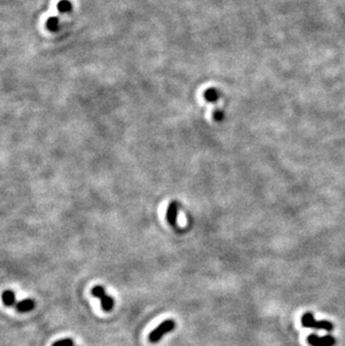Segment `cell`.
<instances>
[{"label":"cell","instance_id":"8992f818","mask_svg":"<svg viewBox=\"0 0 345 346\" xmlns=\"http://www.w3.org/2000/svg\"><path fill=\"white\" fill-rule=\"evenodd\" d=\"M177 210L178 204L176 202L171 203L170 207L167 210V221L172 226H176V221H177Z\"/></svg>","mask_w":345,"mask_h":346},{"label":"cell","instance_id":"52a82bcc","mask_svg":"<svg viewBox=\"0 0 345 346\" xmlns=\"http://www.w3.org/2000/svg\"><path fill=\"white\" fill-rule=\"evenodd\" d=\"M1 299H2V303L8 307L15 306L17 304L16 303V295H15V292L13 290L3 291L2 295H1Z\"/></svg>","mask_w":345,"mask_h":346},{"label":"cell","instance_id":"7a4b0ae2","mask_svg":"<svg viewBox=\"0 0 345 346\" xmlns=\"http://www.w3.org/2000/svg\"><path fill=\"white\" fill-rule=\"evenodd\" d=\"M92 296H94V297H97L100 299L101 303V307L102 309L105 311H111L113 309L114 307V299L112 297H110V296L107 295L106 289L103 288L102 286H94L92 288L91 290Z\"/></svg>","mask_w":345,"mask_h":346},{"label":"cell","instance_id":"3957f363","mask_svg":"<svg viewBox=\"0 0 345 346\" xmlns=\"http://www.w3.org/2000/svg\"><path fill=\"white\" fill-rule=\"evenodd\" d=\"M175 322L172 319H167V321L163 322L156 329L152 330V332L149 334V341L151 343H158L165 334L172 332V329L175 328Z\"/></svg>","mask_w":345,"mask_h":346},{"label":"cell","instance_id":"5b68a950","mask_svg":"<svg viewBox=\"0 0 345 346\" xmlns=\"http://www.w3.org/2000/svg\"><path fill=\"white\" fill-rule=\"evenodd\" d=\"M16 310L19 313H26V311H30L35 308V302L33 299H24L18 302L16 305H15Z\"/></svg>","mask_w":345,"mask_h":346},{"label":"cell","instance_id":"ba28073f","mask_svg":"<svg viewBox=\"0 0 345 346\" xmlns=\"http://www.w3.org/2000/svg\"><path fill=\"white\" fill-rule=\"evenodd\" d=\"M53 346H75L74 342H73L72 338H63V340H60L55 342Z\"/></svg>","mask_w":345,"mask_h":346},{"label":"cell","instance_id":"277c9868","mask_svg":"<svg viewBox=\"0 0 345 346\" xmlns=\"http://www.w3.org/2000/svg\"><path fill=\"white\" fill-rule=\"evenodd\" d=\"M308 343L312 346H334L336 340L331 335L317 336L315 334H312L307 337Z\"/></svg>","mask_w":345,"mask_h":346},{"label":"cell","instance_id":"9c48e42d","mask_svg":"<svg viewBox=\"0 0 345 346\" xmlns=\"http://www.w3.org/2000/svg\"><path fill=\"white\" fill-rule=\"evenodd\" d=\"M60 9L62 10V11L68 10V9H70V3H68L67 1H62V2L60 3Z\"/></svg>","mask_w":345,"mask_h":346},{"label":"cell","instance_id":"6da1fadb","mask_svg":"<svg viewBox=\"0 0 345 346\" xmlns=\"http://www.w3.org/2000/svg\"><path fill=\"white\" fill-rule=\"evenodd\" d=\"M302 325L307 328H317V329H325L327 332H332L334 326L331 322L328 321H316L314 318L312 313H306L302 317Z\"/></svg>","mask_w":345,"mask_h":346}]
</instances>
